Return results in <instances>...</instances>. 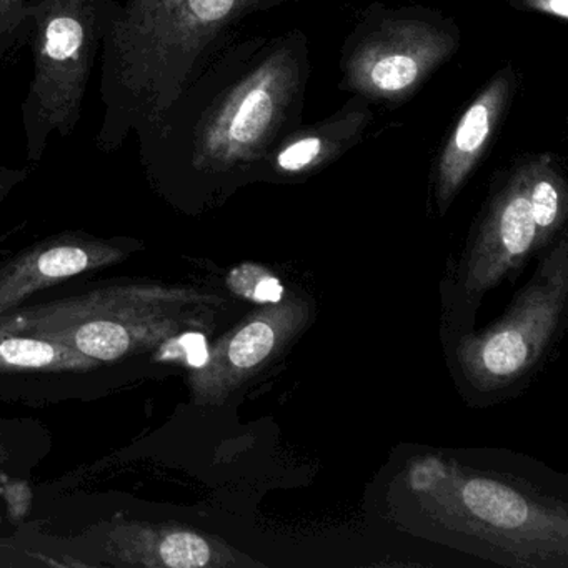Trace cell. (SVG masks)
I'll list each match as a JSON object with an SVG mask.
<instances>
[{"instance_id": "8992f818", "label": "cell", "mask_w": 568, "mask_h": 568, "mask_svg": "<svg viewBox=\"0 0 568 568\" xmlns=\"http://www.w3.org/2000/svg\"><path fill=\"white\" fill-rule=\"evenodd\" d=\"M567 301L568 245L561 237L505 317L460 338L455 355L465 381L475 390L495 392L530 374L554 342Z\"/></svg>"}, {"instance_id": "277c9868", "label": "cell", "mask_w": 568, "mask_h": 568, "mask_svg": "<svg viewBox=\"0 0 568 568\" xmlns=\"http://www.w3.org/2000/svg\"><path fill=\"white\" fill-rule=\"evenodd\" d=\"M292 2L297 0H129L108 36L115 82L139 108L164 115L231 29Z\"/></svg>"}, {"instance_id": "6da1fadb", "label": "cell", "mask_w": 568, "mask_h": 568, "mask_svg": "<svg viewBox=\"0 0 568 568\" xmlns=\"http://www.w3.org/2000/svg\"><path fill=\"white\" fill-rule=\"evenodd\" d=\"M388 508L405 531L505 567L568 565L564 501L455 458H410L392 481Z\"/></svg>"}, {"instance_id": "9c48e42d", "label": "cell", "mask_w": 568, "mask_h": 568, "mask_svg": "<svg viewBox=\"0 0 568 568\" xmlns=\"http://www.w3.org/2000/svg\"><path fill=\"white\" fill-rule=\"evenodd\" d=\"M537 251V227L528 201L524 162L518 161L495 189L465 261L462 291L480 298Z\"/></svg>"}, {"instance_id": "7c38bea8", "label": "cell", "mask_w": 568, "mask_h": 568, "mask_svg": "<svg viewBox=\"0 0 568 568\" xmlns=\"http://www.w3.org/2000/svg\"><path fill=\"white\" fill-rule=\"evenodd\" d=\"M374 122L368 99L352 98L334 114L312 125H297L257 165L252 178L258 181H302L361 144Z\"/></svg>"}, {"instance_id": "9a60e30c", "label": "cell", "mask_w": 568, "mask_h": 568, "mask_svg": "<svg viewBox=\"0 0 568 568\" xmlns=\"http://www.w3.org/2000/svg\"><path fill=\"white\" fill-rule=\"evenodd\" d=\"M101 364L61 342L0 335V372H91Z\"/></svg>"}, {"instance_id": "ffe728a7", "label": "cell", "mask_w": 568, "mask_h": 568, "mask_svg": "<svg viewBox=\"0 0 568 568\" xmlns=\"http://www.w3.org/2000/svg\"><path fill=\"white\" fill-rule=\"evenodd\" d=\"M6 458H8V452H6V448L0 444V464H4Z\"/></svg>"}, {"instance_id": "ba28073f", "label": "cell", "mask_w": 568, "mask_h": 568, "mask_svg": "<svg viewBox=\"0 0 568 568\" xmlns=\"http://www.w3.org/2000/svg\"><path fill=\"white\" fill-rule=\"evenodd\" d=\"M311 305L302 297L265 304L219 338L201 367L191 368L189 387L197 405H221L267 367L307 325Z\"/></svg>"}, {"instance_id": "5b68a950", "label": "cell", "mask_w": 568, "mask_h": 568, "mask_svg": "<svg viewBox=\"0 0 568 568\" xmlns=\"http://www.w3.org/2000/svg\"><path fill=\"white\" fill-rule=\"evenodd\" d=\"M460 45L457 22L434 9L375 6L342 49L341 88L372 104H404Z\"/></svg>"}, {"instance_id": "2e32d148", "label": "cell", "mask_w": 568, "mask_h": 568, "mask_svg": "<svg viewBox=\"0 0 568 568\" xmlns=\"http://www.w3.org/2000/svg\"><path fill=\"white\" fill-rule=\"evenodd\" d=\"M227 285L235 295L257 304H272L285 295L281 281L267 268L255 264H242L232 268Z\"/></svg>"}, {"instance_id": "d6986e66", "label": "cell", "mask_w": 568, "mask_h": 568, "mask_svg": "<svg viewBox=\"0 0 568 568\" xmlns=\"http://www.w3.org/2000/svg\"><path fill=\"white\" fill-rule=\"evenodd\" d=\"M29 12L26 0H0V36L18 28Z\"/></svg>"}, {"instance_id": "52a82bcc", "label": "cell", "mask_w": 568, "mask_h": 568, "mask_svg": "<svg viewBox=\"0 0 568 568\" xmlns=\"http://www.w3.org/2000/svg\"><path fill=\"white\" fill-rule=\"evenodd\" d=\"M36 74L29 92L32 118L45 131H71L98 48L95 0H45L34 11Z\"/></svg>"}, {"instance_id": "8fae6325", "label": "cell", "mask_w": 568, "mask_h": 568, "mask_svg": "<svg viewBox=\"0 0 568 568\" xmlns=\"http://www.w3.org/2000/svg\"><path fill=\"white\" fill-rule=\"evenodd\" d=\"M108 558L124 567H264L214 535L175 524L121 521L108 535Z\"/></svg>"}, {"instance_id": "4fadbf2b", "label": "cell", "mask_w": 568, "mask_h": 568, "mask_svg": "<svg viewBox=\"0 0 568 568\" xmlns=\"http://www.w3.org/2000/svg\"><path fill=\"white\" fill-rule=\"evenodd\" d=\"M132 251L119 242L81 234L61 235L28 248L0 271V315L65 278L121 264Z\"/></svg>"}, {"instance_id": "30bf717a", "label": "cell", "mask_w": 568, "mask_h": 568, "mask_svg": "<svg viewBox=\"0 0 568 568\" xmlns=\"http://www.w3.org/2000/svg\"><path fill=\"white\" fill-rule=\"evenodd\" d=\"M517 85L518 75L514 65L498 69L471 99L448 134L432 174L435 204L442 214L450 207L465 182L487 154L510 109Z\"/></svg>"}, {"instance_id": "ac0fdd59", "label": "cell", "mask_w": 568, "mask_h": 568, "mask_svg": "<svg viewBox=\"0 0 568 568\" xmlns=\"http://www.w3.org/2000/svg\"><path fill=\"white\" fill-rule=\"evenodd\" d=\"M511 9L521 12H535L555 21L567 22L568 0H507Z\"/></svg>"}, {"instance_id": "e0dca14e", "label": "cell", "mask_w": 568, "mask_h": 568, "mask_svg": "<svg viewBox=\"0 0 568 568\" xmlns=\"http://www.w3.org/2000/svg\"><path fill=\"white\" fill-rule=\"evenodd\" d=\"M158 348H161L159 355L162 358L184 357L191 368L201 367L207 358L209 352L205 337L201 332H185V334L178 335V337L169 338Z\"/></svg>"}, {"instance_id": "7a4b0ae2", "label": "cell", "mask_w": 568, "mask_h": 568, "mask_svg": "<svg viewBox=\"0 0 568 568\" xmlns=\"http://www.w3.org/2000/svg\"><path fill=\"white\" fill-rule=\"evenodd\" d=\"M311 71L307 36L298 29L235 49L224 85L192 131L195 172L252 178L265 155L301 125Z\"/></svg>"}, {"instance_id": "3957f363", "label": "cell", "mask_w": 568, "mask_h": 568, "mask_svg": "<svg viewBox=\"0 0 568 568\" xmlns=\"http://www.w3.org/2000/svg\"><path fill=\"white\" fill-rule=\"evenodd\" d=\"M224 302L185 285L118 282L14 308L0 315V335L61 342L104 364L155 351L194 328L211 327Z\"/></svg>"}, {"instance_id": "5bb4252c", "label": "cell", "mask_w": 568, "mask_h": 568, "mask_svg": "<svg viewBox=\"0 0 568 568\" xmlns=\"http://www.w3.org/2000/svg\"><path fill=\"white\" fill-rule=\"evenodd\" d=\"M527 179L528 201L537 227V248L544 247L568 215V187L557 155H528L521 159Z\"/></svg>"}]
</instances>
